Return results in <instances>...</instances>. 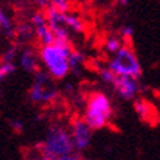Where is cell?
<instances>
[{
	"instance_id": "obj_1",
	"label": "cell",
	"mask_w": 160,
	"mask_h": 160,
	"mask_svg": "<svg viewBox=\"0 0 160 160\" xmlns=\"http://www.w3.org/2000/svg\"><path fill=\"white\" fill-rule=\"evenodd\" d=\"M38 153L43 160H60L66 156L77 153L73 148L71 129L62 123H53L47 128L38 146Z\"/></svg>"
},
{
	"instance_id": "obj_2",
	"label": "cell",
	"mask_w": 160,
	"mask_h": 160,
	"mask_svg": "<svg viewBox=\"0 0 160 160\" xmlns=\"http://www.w3.org/2000/svg\"><path fill=\"white\" fill-rule=\"evenodd\" d=\"M72 52V44L62 41H54L53 44L40 47V62L43 71H46L56 81L65 79L71 73L69 59Z\"/></svg>"
},
{
	"instance_id": "obj_3",
	"label": "cell",
	"mask_w": 160,
	"mask_h": 160,
	"mask_svg": "<svg viewBox=\"0 0 160 160\" xmlns=\"http://www.w3.org/2000/svg\"><path fill=\"white\" fill-rule=\"evenodd\" d=\"M113 116V107L109 96L103 91H94L88 96L84 106L82 119L94 129H102L110 122Z\"/></svg>"
},
{
	"instance_id": "obj_4",
	"label": "cell",
	"mask_w": 160,
	"mask_h": 160,
	"mask_svg": "<svg viewBox=\"0 0 160 160\" xmlns=\"http://www.w3.org/2000/svg\"><path fill=\"white\" fill-rule=\"evenodd\" d=\"M58 96L59 87L56 79H53L46 71H38L32 77V82L28 90L29 102L37 106H47L56 102Z\"/></svg>"
},
{
	"instance_id": "obj_5",
	"label": "cell",
	"mask_w": 160,
	"mask_h": 160,
	"mask_svg": "<svg viewBox=\"0 0 160 160\" xmlns=\"http://www.w3.org/2000/svg\"><path fill=\"white\" fill-rule=\"evenodd\" d=\"M107 68L116 77H126V78H135L140 79L142 75L141 63L134 53V50L125 44L115 56H112L107 62Z\"/></svg>"
},
{
	"instance_id": "obj_6",
	"label": "cell",
	"mask_w": 160,
	"mask_h": 160,
	"mask_svg": "<svg viewBox=\"0 0 160 160\" xmlns=\"http://www.w3.org/2000/svg\"><path fill=\"white\" fill-rule=\"evenodd\" d=\"M29 21H31V24L34 27L35 40H37V43L40 44V47L53 44L54 41H56L53 32H52V29H50V27H49L47 18H46V12H44L43 9L32 10L31 15H29Z\"/></svg>"
},
{
	"instance_id": "obj_7",
	"label": "cell",
	"mask_w": 160,
	"mask_h": 160,
	"mask_svg": "<svg viewBox=\"0 0 160 160\" xmlns=\"http://www.w3.org/2000/svg\"><path fill=\"white\" fill-rule=\"evenodd\" d=\"M69 129H71V137H72L75 151L87 150L92 140V129L87 125V122L82 118H77L75 121H72Z\"/></svg>"
},
{
	"instance_id": "obj_8",
	"label": "cell",
	"mask_w": 160,
	"mask_h": 160,
	"mask_svg": "<svg viewBox=\"0 0 160 160\" xmlns=\"http://www.w3.org/2000/svg\"><path fill=\"white\" fill-rule=\"evenodd\" d=\"M18 65L22 71L28 73H35L41 71V62H40V49H35L32 44L29 46H21L19 56H18Z\"/></svg>"
},
{
	"instance_id": "obj_9",
	"label": "cell",
	"mask_w": 160,
	"mask_h": 160,
	"mask_svg": "<svg viewBox=\"0 0 160 160\" xmlns=\"http://www.w3.org/2000/svg\"><path fill=\"white\" fill-rule=\"evenodd\" d=\"M113 88L119 97H122L123 100H132L137 97V94L140 92L141 85L140 79L135 78H126V77H118Z\"/></svg>"
},
{
	"instance_id": "obj_10",
	"label": "cell",
	"mask_w": 160,
	"mask_h": 160,
	"mask_svg": "<svg viewBox=\"0 0 160 160\" xmlns=\"http://www.w3.org/2000/svg\"><path fill=\"white\" fill-rule=\"evenodd\" d=\"M15 40H16V44H21V46H29L35 40V31L29 18L16 22Z\"/></svg>"
},
{
	"instance_id": "obj_11",
	"label": "cell",
	"mask_w": 160,
	"mask_h": 160,
	"mask_svg": "<svg viewBox=\"0 0 160 160\" xmlns=\"http://www.w3.org/2000/svg\"><path fill=\"white\" fill-rule=\"evenodd\" d=\"M15 31H16V21L9 13V10L0 6V37L15 40Z\"/></svg>"
},
{
	"instance_id": "obj_12",
	"label": "cell",
	"mask_w": 160,
	"mask_h": 160,
	"mask_svg": "<svg viewBox=\"0 0 160 160\" xmlns=\"http://www.w3.org/2000/svg\"><path fill=\"white\" fill-rule=\"evenodd\" d=\"M63 24L66 27L71 34H82L85 31V22L84 19L75 12H68V13H63Z\"/></svg>"
},
{
	"instance_id": "obj_13",
	"label": "cell",
	"mask_w": 160,
	"mask_h": 160,
	"mask_svg": "<svg viewBox=\"0 0 160 160\" xmlns=\"http://www.w3.org/2000/svg\"><path fill=\"white\" fill-rule=\"evenodd\" d=\"M123 46H125V43H123V40H122L119 35H110V37H107V38L104 40V43H103V49H104L106 53L115 56V54H116L123 47Z\"/></svg>"
},
{
	"instance_id": "obj_14",
	"label": "cell",
	"mask_w": 160,
	"mask_h": 160,
	"mask_svg": "<svg viewBox=\"0 0 160 160\" xmlns=\"http://www.w3.org/2000/svg\"><path fill=\"white\" fill-rule=\"evenodd\" d=\"M134 107H135V112L137 115L142 119H150L151 113H153V109L146 100H142V98H137L135 102H134Z\"/></svg>"
},
{
	"instance_id": "obj_15",
	"label": "cell",
	"mask_w": 160,
	"mask_h": 160,
	"mask_svg": "<svg viewBox=\"0 0 160 160\" xmlns=\"http://www.w3.org/2000/svg\"><path fill=\"white\" fill-rule=\"evenodd\" d=\"M85 63V54L79 50H73L69 59V65H71V72H77L79 68H82V65Z\"/></svg>"
},
{
	"instance_id": "obj_16",
	"label": "cell",
	"mask_w": 160,
	"mask_h": 160,
	"mask_svg": "<svg viewBox=\"0 0 160 160\" xmlns=\"http://www.w3.org/2000/svg\"><path fill=\"white\" fill-rule=\"evenodd\" d=\"M18 69V63L9 62H0V82L6 81L9 77H12Z\"/></svg>"
},
{
	"instance_id": "obj_17",
	"label": "cell",
	"mask_w": 160,
	"mask_h": 160,
	"mask_svg": "<svg viewBox=\"0 0 160 160\" xmlns=\"http://www.w3.org/2000/svg\"><path fill=\"white\" fill-rule=\"evenodd\" d=\"M98 75H100V79H102L103 82L107 84V85H112V87H113V84H115V81H116V78H118L107 66L98 69Z\"/></svg>"
},
{
	"instance_id": "obj_18",
	"label": "cell",
	"mask_w": 160,
	"mask_h": 160,
	"mask_svg": "<svg viewBox=\"0 0 160 160\" xmlns=\"http://www.w3.org/2000/svg\"><path fill=\"white\" fill-rule=\"evenodd\" d=\"M119 37L123 40V43H129L134 37V28L131 25H123L121 29H119Z\"/></svg>"
},
{
	"instance_id": "obj_19",
	"label": "cell",
	"mask_w": 160,
	"mask_h": 160,
	"mask_svg": "<svg viewBox=\"0 0 160 160\" xmlns=\"http://www.w3.org/2000/svg\"><path fill=\"white\" fill-rule=\"evenodd\" d=\"M52 3H53V6L60 13H68V12H71V3L66 2V0H53Z\"/></svg>"
},
{
	"instance_id": "obj_20",
	"label": "cell",
	"mask_w": 160,
	"mask_h": 160,
	"mask_svg": "<svg viewBox=\"0 0 160 160\" xmlns=\"http://www.w3.org/2000/svg\"><path fill=\"white\" fill-rule=\"evenodd\" d=\"M9 125H10V128H12L15 132H18V134H21V132L24 131V121H22L21 118H12L9 121Z\"/></svg>"
},
{
	"instance_id": "obj_21",
	"label": "cell",
	"mask_w": 160,
	"mask_h": 160,
	"mask_svg": "<svg viewBox=\"0 0 160 160\" xmlns=\"http://www.w3.org/2000/svg\"><path fill=\"white\" fill-rule=\"evenodd\" d=\"M60 160H81V159H79V156H78L77 153H73V154L66 156V157H63V159H60Z\"/></svg>"
},
{
	"instance_id": "obj_22",
	"label": "cell",
	"mask_w": 160,
	"mask_h": 160,
	"mask_svg": "<svg viewBox=\"0 0 160 160\" xmlns=\"http://www.w3.org/2000/svg\"><path fill=\"white\" fill-rule=\"evenodd\" d=\"M0 94H2V90H0Z\"/></svg>"
}]
</instances>
